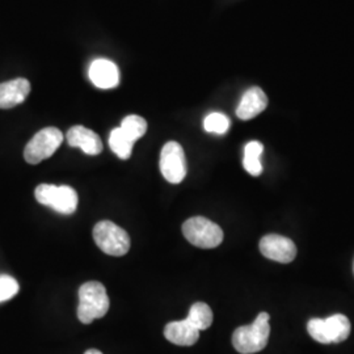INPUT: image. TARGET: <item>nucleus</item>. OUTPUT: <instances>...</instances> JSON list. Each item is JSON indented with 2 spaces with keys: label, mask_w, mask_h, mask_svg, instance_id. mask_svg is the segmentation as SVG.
<instances>
[{
  "label": "nucleus",
  "mask_w": 354,
  "mask_h": 354,
  "mask_svg": "<svg viewBox=\"0 0 354 354\" xmlns=\"http://www.w3.org/2000/svg\"><path fill=\"white\" fill-rule=\"evenodd\" d=\"M108 310L109 298L102 283L91 281L80 286L77 317L83 324H91L95 319H102Z\"/></svg>",
  "instance_id": "f257e3e1"
},
{
  "label": "nucleus",
  "mask_w": 354,
  "mask_h": 354,
  "mask_svg": "<svg viewBox=\"0 0 354 354\" xmlns=\"http://www.w3.org/2000/svg\"><path fill=\"white\" fill-rule=\"evenodd\" d=\"M270 327L269 315L266 313L259 314L251 326L239 327L232 335V345L241 354L261 352L269 342Z\"/></svg>",
  "instance_id": "f03ea898"
},
{
  "label": "nucleus",
  "mask_w": 354,
  "mask_h": 354,
  "mask_svg": "<svg viewBox=\"0 0 354 354\" xmlns=\"http://www.w3.org/2000/svg\"><path fill=\"white\" fill-rule=\"evenodd\" d=\"M307 330L320 344H339L349 337L351 322L342 314L327 319H311L307 324Z\"/></svg>",
  "instance_id": "7ed1b4c3"
},
{
  "label": "nucleus",
  "mask_w": 354,
  "mask_h": 354,
  "mask_svg": "<svg viewBox=\"0 0 354 354\" xmlns=\"http://www.w3.org/2000/svg\"><path fill=\"white\" fill-rule=\"evenodd\" d=\"M183 234L190 244L205 250L215 248L223 241L222 228L203 216H193L184 222Z\"/></svg>",
  "instance_id": "20e7f679"
},
{
  "label": "nucleus",
  "mask_w": 354,
  "mask_h": 354,
  "mask_svg": "<svg viewBox=\"0 0 354 354\" xmlns=\"http://www.w3.org/2000/svg\"><path fill=\"white\" fill-rule=\"evenodd\" d=\"M93 239L102 252L111 256H124L130 250L127 231L111 221H102L93 227Z\"/></svg>",
  "instance_id": "39448f33"
},
{
  "label": "nucleus",
  "mask_w": 354,
  "mask_h": 354,
  "mask_svg": "<svg viewBox=\"0 0 354 354\" xmlns=\"http://www.w3.org/2000/svg\"><path fill=\"white\" fill-rule=\"evenodd\" d=\"M64 142V134L57 127H45L28 142L24 158L29 165H38L50 158Z\"/></svg>",
  "instance_id": "423d86ee"
},
{
  "label": "nucleus",
  "mask_w": 354,
  "mask_h": 354,
  "mask_svg": "<svg viewBox=\"0 0 354 354\" xmlns=\"http://www.w3.org/2000/svg\"><path fill=\"white\" fill-rule=\"evenodd\" d=\"M36 200L41 205L49 206L61 214H73L77 207V194L75 190L67 185L41 184L35 190Z\"/></svg>",
  "instance_id": "0eeeda50"
},
{
  "label": "nucleus",
  "mask_w": 354,
  "mask_h": 354,
  "mask_svg": "<svg viewBox=\"0 0 354 354\" xmlns=\"http://www.w3.org/2000/svg\"><path fill=\"white\" fill-rule=\"evenodd\" d=\"M160 172L171 184H180L187 176L185 153L180 143L168 142L160 152Z\"/></svg>",
  "instance_id": "6e6552de"
},
{
  "label": "nucleus",
  "mask_w": 354,
  "mask_h": 354,
  "mask_svg": "<svg viewBox=\"0 0 354 354\" xmlns=\"http://www.w3.org/2000/svg\"><path fill=\"white\" fill-rule=\"evenodd\" d=\"M260 251L266 259L281 264L291 263L297 256V247L289 238L270 234L260 241Z\"/></svg>",
  "instance_id": "1a4fd4ad"
},
{
  "label": "nucleus",
  "mask_w": 354,
  "mask_h": 354,
  "mask_svg": "<svg viewBox=\"0 0 354 354\" xmlns=\"http://www.w3.org/2000/svg\"><path fill=\"white\" fill-rule=\"evenodd\" d=\"M91 82L102 89L114 88L120 83L118 67L109 59H96L89 66Z\"/></svg>",
  "instance_id": "9d476101"
},
{
  "label": "nucleus",
  "mask_w": 354,
  "mask_h": 354,
  "mask_svg": "<svg viewBox=\"0 0 354 354\" xmlns=\"http://www.w3.org/2000/svg\"><path fill=\"white\" fill-rule=\"evenodd\" d=\"M29 92L30 83L23 77L0 83V109H11L26 102Z\"/></svg>",
  "instance_id": "9b49d317"
},
{
  "label": "nucleus",
  "mask_w": 354,
  "mask_h": 354,
  "mask_svg": "<svg viewBox=\"0 0 354 354\" xmlns=\"http://www.w3.org/2000/svg\"><path fill=\"white\" fill-rule=\"evenodd\" d=\"M67 142L71 147H79L87 155H99L102 151V142L100 137L82 125L71 127L67 133Z\"/></svg>",
  "instance_id": "f8f14e48"
},
{
  "label": "nucleus",
  "mask_w": 354,
  "mask_h": 354,
  "mask_svg": "<svg viewBox=\"0 0 354 354\" xmlns=\"http://www.w3.org/2000/svg\"><path fill=\"white\" fill-rule=\"evenodd\" d=\"M165 339L178 346H192L200 339V330L188 319L171 322L165 326Z\"/></svg>",
  "instance_id": "ddd939ff"
},
{
  "label": "nucleus",
  "mask_w": 354,
  "mask_h": 354,
  "mask_svg": "<svg viewBox=\"0 0 354 354\" xmlns=\"http://www.w3.org/2000/svg\"><path fill=\"white\" fill-rule=\"evenodd\" d=\"M268 106V97L264 91L259 87L248 89L241 97L236 115L241 120H252L256 115L263 113Z\"/></svg>",
  "instance_id": "4468645a"
},
{
  "label": "nucleus",
  "mask_w": 354,
  "mask_h": 354,
  "mask_svg": "<svg viewBox=\"0 0 354 354\" xmlns=\"http://www.w3.org/2000/svg\"><path fill=\"white\" fill-rule=\"evenodd\" d=\"M187 319L198 330H205V329L209 328L213 323V311L207 304L198 302L190 307L189 314Z\"/></svg>",
  "instance_id": "2eb2a0df"
},
{
  "label": "nucleus",
  "mask_w": 354,
  "mask_h": 354,
  "mask_svg": "<svg viewBox=\"0 0 354 354\" xmlns=\"http://www.w3.org/2000/svg\"><path fill=\"white\" fill-rule=\"evenodd\" d=\"M109 146L120 159L127 160L133 152L134 142L129 140L120 127H115L109 136Z\"/></svg>",
  "instance_id": "dca6fc26"
},
{
  "label": "nucleus",
  "mask_w": 354,
  "mask_h": 354,
  "mask_svg": "<svg viewBox=\"0 0 354 354\" xmlns=\"http://www.w3.org/2000/svg\"><path fill=\"white\" fill-rule=\"evenodd\" d=\"M120 129L124 131V134L127 136L129 140H133L136 143L137 140L146 134L147 122H146L145 118H142L140 115L130 114V115L124 118Z\"/></svg>",
  "instance_id": "f3484780"
},
{
  "label": "nucleus",
  "mask_w": 354,
  "mask_h": 354,
  "mask_svg": "<svg viewBox=\"0 0 354 354\" xmlns=\"http://www.w3.org/2000/svg\"><path fill=\"white\" fill-rule=\"evenodd\" d=\"M203 129L207 133L213 134H225L230 129V120L225 114L210 113L203 121Z\"/></svg>",
  "instance_id": "a211bd4d"
},
{
  "label": "nucleus",
  "mask_w": 354,
  "mask_h": 354,
  "mask_svg": "<svg viewBox=\"0 0 354 354\" xmlns=\"http://www.w3.org/2000/svg\"><path fill=\"white\" fill-rule=\"evenodd\" d=\"M19 292L17 281L10 276H0V302H6Z\"/></svg>",
  "instance_id": "6ab92c4d"
},
{
  "label": "nucleus",
  "mask_w": 354,
  "mask_h": 354,
  "mask_svg": "<svg viewBox=\"0 0 354 354\" xmlns=\"http://www.w3.org/2000/svg\"><path fill=\"white\" fill-rule=\"evenodd\" d=\"M243 165H244V169L252 176H260L263 174V165L260 162V158L257 156L244 155Z\"/></svg>",
  "instance_id": "aec40b11"
},
{
  "label": "nucleus",
  "mask_w": 354,
  "mask_h": 354,
  "mask_svg": "<svg viewBox=\"0 0 354 354\" xmlns=\"http://www.w3.org/2000/svg\"><path fill=\"white\" fill-rule=\"evenodd\" d=\"M263 151H264V146H263L260 142H257V140H252V142H250V143L245 146L244 155L260 158Z\"/></svg>",
  "instance_id": "412c9836"
},
{
  "label": "nucleus",
  "mask_w": 354,
  "mask_h": 354,
  "mask_svg": "<svg viewBox=\"0 0 354 354\" xmlns=\"http://www.w3.org/2000/svg\"><path fill=\"white\" fill-rule=\"evenodd\" d=\"M84 354H102L100 351H97V349H89Z\"/></svg>",
  "instance_id": "4be33fe9"
},
{
  "label": "nucleus",
  "mask_w": 354,
  "mask_h": 354,
  "mask_svg": "<svg viewBox=\"0 0 354 354\" xmlns=\"http://www.w3.org/2000/svg\"><path fill=\"white\" fill-rule=\"evenodd\" d=\"M353 269H354V266H353Z\"/></svg>",
  "instance_id": "5701e85b"
}]
</instances>
